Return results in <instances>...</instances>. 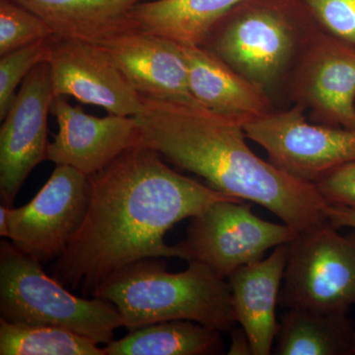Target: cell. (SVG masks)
Listing matches in <instances>:
<instances>
[{"instance_id":"cell-1","label":"cell","mask_w":355,"mask_h":355,"mask_svg":"<svg viewBox=\"0 0 355 355\" xmlns=\"http://www.w3.org/2000/svg\"><path fill=\"white\" fill-rule=\"evenodd\" d=\"M161 157L141 144L90 177L87 214L55 260V279L93 297L110 277L135 261L161 257L191 260L183 242H165L166 233L214 203L239 198L174 171Z\"/></svg>"},{"instance_id":"cell-2","label":"cell","mask_w":355,"mask_h":355,"mask_svg":"<svg viewBox=\"0 0 355 355\" xmlns=\"http://www.w3.org/2000/svg\"><path fill=\"white\" fill-rule=\"evenodd\" d=\"M135 116L141 144L203 178L220 193L258 203L296 233L324 224L328 203L316 186L263 160L250 148L242 121L200 104L144 99Z\"/></svg>"},{"instance_id":"cell-3","label":"cell","mask_w":355,"mask_h":355,"mask_svg":"<svg viewBox=\"0 0 355 355\" xmlns=\"http://www.w3.org/2000/svg\"><path fill=\"white\" fill-rule=\"evenodd\" d=\"M158 258L130 263L110 277L95 297L113 303L123 327H142L174 320H189L225 333L237 317L227 279L202 261H188L187 270L169 272Z\"/></svg>"},{"instance_id":"cell-4","label":"cell","mask_w":355,"mask_h":355,"mask_svg":"<svg viewBox=\"0 0 355 355\" xmlns=\"http://www.w3.org/2000/svg\"><path fill=\"white\" fill-rule=\"evenodd\" d=\"M317 29L301 0H242L202 46L272 98Z\"/></svg>"},{"instance_id":"cell-5","label":"cell","mask_w":355,"mask_h":355,"mask_svg":"<svg viewBox=\"0 0 355 355\" xmlns=\"http://www.w3.org/2000/svg\"><path fill=\"white\" fill-rule=\"evenodd\" d=\"M0 314L11 323L53 326L108 345L123 327L113 303L72 294L42 261L12 243H0Z\"/></svg>"},{"instance_id":"cell-6","label":"cell","mask_w":355,"mask_h":355,"mask_svg":"<svg viewBox=\"0 0 355 355\" xmlns=\"http://www.w3.org/2000/svg\"><path fill=\"white\" fill-rule=\"evenodd\" d=\"M338 230L324 224L288 243L282 307L347 314L355 306V230Z\"/></svg>"},{"instance_id":"cell-7","label":"cell","mask_w":355,"mask_h":355,"mask_svg":"<svg viewBox=\"0 0 355 355\" xmlns=\"http://www.w3.org/2000/svg\"><path fill=\"white\" fill-rule=\"evenodd\" d=\"M244 130L272 165L305 183L315 184L336 168L355 162V128L309 121L298 105L272 110L245 123Z\"/></svg>"},{"instance_id":"cell-8","label":"cell","mask_w":355,"mask_h":355,"mask_svg":"<svg viewBox=\"0 0 355 355\" xmlns=\"http://www.w3.org/2000/svg\"><path fill=\"white\" fill-rule=\"evenodd\" d=\"M244 200H221L191 218L184 247L191 260L202 261L219 277L263 259L266 252L288 244L296 233L286 224L265 220Z\"/></svg>"},{"instance_id":"cell-9","label":"cell","mask_w":355,"mask_h":355,"mask_svg":"<svg viewBox=\"0 0 355 355\" xmlns=\"http://www.w3.org/2000/svg\"><path fill=\"white\" fill-rule=\"evenodd\" d=\"M90 197V177L70 166L55 165L31 202L9 207L8 239L37 260H58L83 225Z\"/></svg>"},{"instance_id":"cell-10","label":"cell","mask_w":355,"mask_h":355,"mask_svg":"<svg viewBox=\"0 0 355 355\" xmlns=\"http://www.w3.org/2000/svg\"><path fill=\"white\" fill-rule=\"evenodd\" d=\"M287 97L320 125L355 128V50L318 28L287 79Z\"/></svg>"},{"instance_id":"cell-11","label":"cell","mask_w":355,"mask_h":355,"mask_svg":"<svg viewBox=\"0 0 355 355\" xmlns=\"http://www.w3.org/2000/svg\"><path fill=\"white\" fill-rule=\"evenodd\" d=\"M55 95L48 62L32 70L16 93L0 128V197L12 207L30 173L46 159L48 116Z\"/></svg>"},{"instance_id":"cell-12","label":"cell","mask_w":355,"mask_h":355,"mask_svg":"<svg viewBox=\"0 0 355 355\" xmlns=\"http://www.w3.org/2000/svg\"><path fill=\"white\" fill-rule=\"evenodd\" d=\"M48 64L55 97H72L116 116L141 111L142 98L100 44L53 36Z\"/></svg>"},{"instance_id":"cell-13","label":"cell","mask_w":355,"mask_h":355,"mask_svg":"<svg viewBox=\"0 0 355 355\" xmlns=\"http://www.w3.org/2000/svg\"><path fill=\"white\" fill-rule=\"evenodd\" d=\"M51 113L58 133L48 146L46 159L55 165L70 166L91 177L119 156L141 144V133L135 116L110 114L103 118L72 106L65 97H55Z\"/></svg>"},{"instance_id":"cell-14","label":"cell","mask_w":355,"mask_h":355,"mask_svg":"<svg viewBox=\"0 0 355 355\" xmlns=\"http://www.w3.org/2000/svg\"><path fill=\"white\" fill-rule=\"evenodd\" d=\"M144 99L198 104L191 94L183 48L159 35L128 31L98 44Z\"/></svg>"},{"instance_id":"cell-15","label":"cell","mask_w":355,"mask_h":355,"mask_svg":"<svg viewBox=\"0 0 355 355\" xmlns=\"http://www.w3.org/2000/svg\"><path fill=\"white\" fill-rule=\"evenodd\" d=\"M288 251V244L279 245L270 256L241 266L227 277L237 322L249 338L253 355L272 354Z\"/></svg>"},{"instance_id":"cell-16","label":"cell","mask_w":355,"mask_h":355,"mask_svg":"<svg viewBox=\"0 0 355 355\" xmlns=\"http://www.w3.org/2000/svg\"><path fill=\"white\" fill-rule=\"evenodd\" d=\"M191 94L205 109L243 123L273 110L272 98L202 46H183Z\"/></svg>"},{"instance_id":"cell-17","label":"cell","mask_w":355,"mask_h":355,"mask_svg":"<svg viewBox=\"0 0 355 355\" xmlns=\"http://www.w3.org/2000/svg\"><path fill=\"white\" fill-rule=\"evenodd\" d=\"M36 14L58 38L100 44L132 31L130 16L147 0H11Z\"/></svg>"},{"instance_id":"cell-18","label":"cell","mask_w":355,"mask_h":355,"mask_svg":"<svg viewBox=\"0 0 355 355\" xmlns=\"http://www.w3.org/2000/svg\"><path fill=\"white\" fill-rule=\"evenodd\" d=\"M242 0H147L135 6L132 31L159 35L183 46H202L209 33Z\"/></svg>"},{"instance_id":"cell-19","label":"cell","mask_w":355,"mask_h":355,"mask_svg":"<svg viewBox=\"0 0 355 355\" xmlns=\"http://www.w3.org/2000/svg\"><path fill=\"white\" fill-rule=\"evenodd\" d=\"M277 355H354V322L347 314L292 308L279 322Z\"/></svg>"},{"instance_id":"cell-20","label":"cell","mask_w":355,"mask_h":355,"mask_svg":"<svg viewBox=\"0 0 355 355\" xmlns=\"http://www.w3.org/2000/svg\"><path fill=\"white\" fill-rule=\"evenodd\" d=\"M222 331L189 320L142 327L121 340H112L106 355H209L220 354Z\"/></svg>"},{"instance_id":"cell-21","label":"cell","mask_w":355,"mask_h":355,"mask_svg":"<svg viewBox=\"0 0 355 355\" xmlns=\"http://www.w3.org/2000/svg\"><path fill=\"white\" fill-rule=\"evenodd\" d=\"M99 343L67 329L0 319L1 355H106Z\"/></svg>"},{"instance_id":"cell-22","label":"cell","mask_w":355,"mask_h":355,"mask_svg":"<svg viewBox=\"0 0 355 355\" xmlns=\"http://www.w3.org/2000/svg\"><path fill=\"white\" fill-rule=\"evenodd\" d=\"M53 36L36 14L11 0H0V57Z\"/></svg>"},{"instance_id":"cell-23","label":"cell","mask_w":355,"mask_h":355,"mask_svg":"<svg viewBox=\"0 0 355 355\" xmlns=\"http://www.w3.org/2000/svg\"><path fill=\"white\" fill-rule=\"evenodd\" d=\"M51 38L11 51L0 58V120H3L16 96V89L39 64L48 62Z\"/></svg>"},{"instance_id":"cell-24","label":"cell","mask_w":355,"mask_h":355,"mask_svg":"<svg viewBox=\"0 0 355 355\" xmlns=\"http://www.w3.org/2000/svg\"><path fill=\"white\" fill-rule=\"evenodd\" d=\"M321 31L355 50V0H301Z\"/></svg>"},{"instance_id":"cell-25","label":"cell","mask_w":355,"mask_h":355,"mask_svg":"<svg viewBox=\"0 0 355 355\" xmlns=\"http://www.w3.org/2000/svg\"><path fill=\"white\" fill-rule=\"evenodd\" d=\"M315 186L329 205L355 209V162L336 168Z\"/></svg>"},{"instance_id":"cell-26","label":"cell","mask_w":355,"mask_h":355,"mask_svg":"<svg viewBox=\"0 0 355 355\" xmlns=\"http://www.w3.org/2000/svg\"><path fill=\"white\" fill-rule=\"evenodd\" d=\"M326 214L328 221L334 227L352 228L355 230V209L328 205Z\"/></svg>"},{"instance_id":"cell-27","label":"cell","mask_w":355,"mask_h":355,"mask_svg":"<svg viewBox=\"0 0 355 355\" xmlns=\"http://www.w3.org/2000/svg\"><path fill=\"white\" fill-rule=\"evenodd\" d=\"M232 336H231V347L229 349L228 354L230 355H253L251 343H250L249 338L243 329L235 330L233 329Z\"/></svg>"},{"instance_id":"cell-28","label":"cell","mask_w":355,"mask_h":355,"mask_svg":"<svg viewBox=\"0 0 355 355\" xmlns=\"http://www.w3.org/2000/svg\"><path fill=\"white\" fill-rule=\"evenodd\" d=\"M8 209V207L1 203V207H0V236L4 238H8L9 236Z\"/></svg>"},{"instance_id":"cell-29","label":"cell","mask_w":355,"mask_h":355,"mask_svg":"<svg viewBox=\"0 0 355 355\" xmlns=\"http://www.w3.org/2000/svg\"><path fill=\"white\" fill-rule=\"evenodd\" d=\"M354 355H355V342H354Z\"/></svg>"}]
</instances>
